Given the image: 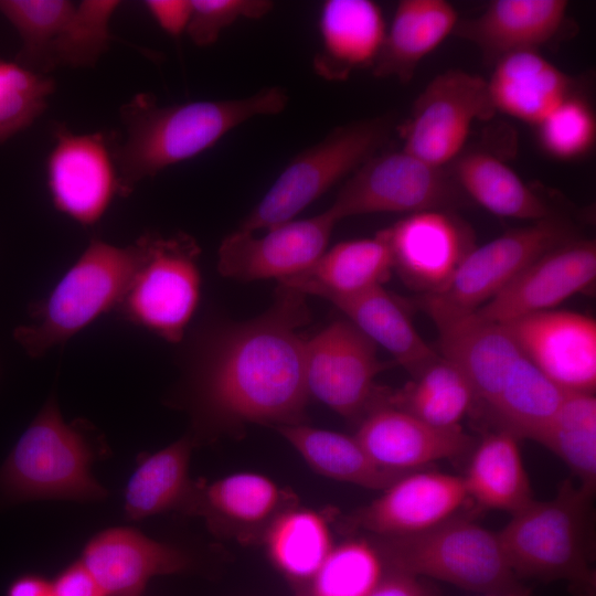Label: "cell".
<instances>
[{"instance_id": "obj_1", "label": "cell", "mask_w": 596, "mask_h": 596, "mask_svg": "<svg viewBox=\"0 0 596 596\" xmlns=\"http://www.w3.org/2000/svg\"><path fill=\"white\" fill-rule=\"evenodd\" d=\"M305 295L280 285L263 315L221 330L206 344L193 376L200 417L215 424H302L309 398Z\"/></svg>"}, {"instance_id": "obj_2", "label": "cell", "mask_w": 596, "mask_h": 596, "mask_svg": "<svg viewBox=\"0 0 596 596\" xmlns=\"http://www.w3.org/2000/svg\"><path fill=\"white\" fill-rule=\"evenodd\" d=\"M287 104L279 86L242 98L170 106H159L151 93L136 94L119 111L126 137L115 146L118 195L128 196L143 179L204 152L249 119L280 114Z\"/></svg>"}, {"instance_id": "obj_3", "label": "cell", "mask_w": 596, "mask_h": 596, "mask_svg": "<svg viewBox=\"0 0 596 596\" xmlns=\"http://www.w3.org/2000/svg\"><path fill=\"white\" fill-rule=\"evenodd\" d=\"M590 493L566 480L547 501L533 500L512 514L498 533L517 577L566 581L581 596H592Z\"/></svg>"}, {"instance_id": "obj_4", "label": "cell", "mask_w": 596, "mask_h": 596, "mask_svg": "<svg viewBox=\"0 0 596 596\" xmlns=\"http://www.w3.org/2000/svg\"><path fill=\"white\" fill-rule=\"evenodd\" d=\"M143 255L142 235L126 246L92 240L51 294L32 306V322L14 330L15 341L32 358L63 344L119 306Z\"/></svg>"}, {"instance_id": "obj_5", "label": "cell", "mask_w": 596, "mask_h": 596, "mask_svg": "<svg viewBox=\"0 0 596 596\" xmlns=\"http://www.w3.org/2000/svg\"><path fill=\"white\" fill-rule=\"evenodd\" d=\"M94 456L86 424L65 423L51 397L0 468V490L15 501L102 500L108 492L91 472Z\"/></svg>"}, {"instance_id": "obj_6", "label": "cell", "mask_w": 596, "mask_h": 596, "mask_svg": "<svg viewBox=\"0 0 596 596\" xmlns=\"http://www.w3.org/2000/svg\"><path fill=\"white\" fill-rule=\"evenodd\" d=\"M386 570L481 594L521 589L497 532L457 515L421 533L381 538Z\"/></svg>"}, {"instance_id": "obj_7", "label": "cell", "mask_w": 596, "mask_h": 596, "mask_svg": "<svg viewBox=\"0 0 596 596\" xmlns=\"http://www.w3.org/2000/svg\"><path fill=\"white\" fill-rule=\"evenodd\" d=\"M392 120L375 117L331 130L299 152L240 225V230H268L292 221L305 207L345 177H350L387 141Z\"/></svg>"}, {"instance_id": "obj_8", "label": "cell", "mask_w": 596, "mask_h": 596, "mask_svg": "<svg viewBox=\"0 0 596 596\" xmlns=\"http://www.w3.org/2000/svg\"><path fill=\"white\" fill-rule=\"evenodd\" d=\"M142 236V262L117 308L131 323L175 343L182 340L199 304L201 248L183 232Z\"/></svg>"}, {"instance_id": "obj_9", "label": "cell", "mask_w": 596, "mask_h": 596, "mask_svg": "<svg viewBox=\"0 0 596 596\" xmlns=\"http://www.w3.org/2000/svg\"><path fill=\"white\" fill-rule=\"evenodd\" d=\"M571 240L570 225L554 215L507 232L473 247L441 290L424 295L423 307L434 321L475 312L533 260Z\"/></svg>"}, {"instance_id": "obj_10", "label": "cell", "mask_w": 596, "mask_h": 596, "mask_svg": "<svg viewBox=\"0 0 596 596\" xmlns=\"http://www.w3.org/2000/svg\"><path fill=\"white\" fill-rule=\"evenodd\" d=\"M461 191L445 168L404 151L374 155L343 183L328 211L342 219L379 212L446 210Z\"/></svg>"}, {"instance_id": "obj_11", "label": "cell", "mask_w": 596, "mask_h": 596, "mask_svg": "<svg viewBox=\"0 0 596 596\" xmlns=\"http://www.w3.org/2000/svg\"><path fill=\"white\" fill-rule=\"evenodd\" d=\"M485 78L462 70L435 76L398 127L403 150L437 168L460 155L477 120L494 115Z\"/></svg>"}, {"instance_id": "obj_12", "label": "cell", "mask_w": 596, "mask_h": 596, "mask_svg": "<svg viewBox=\"0 0 596 596\" xmlns=\"http://www.w3.org/2000/svg\"><path fill=\"white\" fill-rule=\"evenodd\" d=\"M113 131L73 132L58 124L46 160V181L56 210L77 223H97L118 195Z\"/></svg>"}, {"instance_id": "obj_13", "label": "cell", "mask_w": 596, "mask_h": 596, "mask_svg": "<svg viewBox=\"0 0 596 596\" xmlns=\"http://www.w3.org/2000/svg\"><path fill=\"white\" fill-rule=\"evenodd\" d=\"M381 369L376 345L348 319L333 321L306 340L308 394L343 417L369 409Z\"/></svg>"}, {"instance_id": "obj_14", "label": "cell", "mask_w": 596, "mask_h": 596, "mask_svg": "<svg viewBox=\"0 0 596 596\" xmlns=\"http://www.w3.org/2000/svg\"><path fill=\"white\" fill-rule=\"evenodd\" d=\"M337 223L327 210L268 228L263 236L238 228L219 247V273L243 281L291 278L309 269L326 252Z\"/></svg>"}, {"instance_id": "obj_15", "label": "cell", "mask_w": 596, "mask_h": 596, "mask_svg": "<svg viewBox=\"0 0 596 596\" xmlns=\"http://www.w3.org/2000/svg\"><path fill=\"white\" fill-rule=\"evenodd\" d=\"M523 354L567 393H594L596 321L584 313L547 310L502 323Z\"/></svg>"}, {"instance_id": "obj_16", "label": "cell", "mask_w": 596, "mask_h": 596, "mask_svg": "<svg viewBox=\"0 0 596 596\" xmlns=\"http://www.w3.org/2000/svg\"><path fill=\"white\" fill-rule=\"evenodd\" d=\"M382 231L393 269L425 295L441 290L475 247L469 227L446 210L412 213Z\"/></svg>"}, {"instance_id": "obj_17", "label": "cell", "mask_w": 596, "mask_h": 596, "mask_svg": "<svg viewBox=\"0 0 596 596\" xmlns=\"http://www.w3.org/2000/svg\"><path fill=\"white\" fill-rule=\"evenodd\" d=\"M595 277V242L573 238L533 260L476 312L504 323L553 310L571 296L590 287Z\"/></svg>"}, {"instance_id": "obj_18", "label": "cell", "mask_w": 596, "mask_h": 596, "mask_svg": "<svg viewBox=\"0 0 596 596\" xmlns=\"http://www.w3.org/2000/svg\"><path fill=\"white\" fill-rule=\"evenodd\" d=\"M354 437L381 468L407 473L467 454L475 441L461 426L430 425L395 405H376Z\"/></svg>"}, {"instance_id": "obj_19", "label": "cell", "mask_w": 596, "mask_h": 596, "mask_svg": "<svg viewBox=\"0 0 596 596\" xmlns=\"http://www.w3.org/2000/svg\"><path fill=\"white\" fill-rule=\"evenodd\" d=\"M359 511V524L380 538L432 529L454 517L469 499L461 476L416 470L405 473Z\"/></svg>"}, {"instance_id": "obj_20", "label": "cell", "mask_w": 596, "mask_h": 596, "mask_svg": "<svg viewBox=\"0 0 596 596\" xmlns=\"http://www.w3.org/2000/svg\"><path fill=\"white\" fill-rule=\"evenodd\" d=\"M79 561L106 596H141L151 578L183 573L192 566L189 554L179 547L123 526L94 535Z\"/></svg>"}, {"instance_id": "obj_21", "label": "cell", "mask_w": 596, "mask_h": 596, "mask_svg": "<svg viewBox=\"0 0 596 596\" xmlns=\"http://www.w3.org/2000/svg\"><path fill=\"white\" fill-rule=\"evenodd\" d=\"M434 322L443 356L464 373L476 398L489 408L523 352L502 323L476 311Z\"/></svg>"}, {"instance_id": "obj_22", "label": "cell", "mask_w": 596, "mask_h": 596, "mask_svg": "<svg viewBox=\"0 0 596 596\" xmlns=\"http://www.w3.org/2000/svg\"><path fill=\"white\" fill-rule=\"evenodd\" d=\"M567 9L565 0H494L478 17L459 20L454 33L497 62L551 41L563 28Z\"/></svg>"}, {"instance_id": "obj_23", "label": "cell", "mask_w": 596, "mask_h": 596, "mask_svg": "<svg viewBox=\"0 0 596 596\" xmlns=\"http://www.w3.org/2000/svg\"><path fill=\"white\" fill-rule=\"evenodd\" d=\"M319 31L315 72L328 81H344L354 70L372 67L386 26L380 6L371 0H328L321 8Z\"/></svg>"}, {"instance_id": "obj_24", "label": "cell", "mask_w": 596, "mask_h": 596, "mask_svg": "<svg viewBox=\"0 0 596 596\" xmlns=\"http://www.w3.org/2000/svg\"><path fill=\"white\" fill-rule=\"evenodd\" d=\"M487 84L496 111L533 126L574 93L572 78L538 50L518 51L499 58Z\"/></svg>"}, {"instance_id": "obj_25", "label": "cell", "mask_w": 596, "mask_h": 596, "mask_svg": "<svg viewBox=\"0 0 596 596\" xmlns=\"http://www.w3.org/2000/svg\"><path fill=\"white\" fill-rule=\"evenodd\" d=\"M392 269L391 248L381 230L373 237L338 243L309 269L279 284L331 300L382 286Z\"/></svg>"}, {"instance_id": "obj_26", "label": "cell", "mask_w": 596, "mask_h": 596, "mask_svg": "<svg viewBox=\"0 0 596 596\" xmlns=\"http://www.w3.org/2000/svg\"><path fill=\"white\" fill-rule=\"evenodd\" d=\"M458 12L445 0H402L372 65L376 77L407 83L419 62L454 33Z\"/></svg>"}, {"instance_id": "obj_27", "label": "cell", "mask_w": 596, "mask_h": 596, "mask_svg": "<svg viewBox=\"0 0 596 596\" xmlns=\"http://www.w3.org/2000/svg\"><path fill=\"white\" fill-rule=\"evenodd\" d=\"M193 439L183 437L155 454H143L131 473L124 494L129 520L174 509L192 511L198 483L189 476Z\"/></svg>"}, {"instance_id": "obj_28", "label": "cell", "mask_w": 596, "mask_h": 596, "mask_svg": "<svg viewBox=\"0 0 596 596\" xmlns=\"http://www.w3.org/2000/svg\"><path fill=\"white\" fill-rule=\"evenodd\" d=\"M329 301L414 376L438 358L417 332L404 308L382 286Z\"/></svg>"}, {"instance_id": "obj_29", "label": "cell", "mask_w": 596, "mask_h": 596, "mask_svg": "<svg viewBox=\"0 0 596 596\" xmlns=\"http://www.w3.org/2000/svg\"><path fill=\"white\" fill-rule=\"evenodd\" d=\"M519 440L499 429L475 447L466 475L461 476L469 499L511 515L534 500Z\"/></svg>"}, {"instance_id": "obj_30", "label": "cell", "mask_w": 596, "mask_h": 596, "mask_svg": "<svg viewBox=\"0 0 596 596\" xmlns=\"http://www.w3.org/2000/svg\"><path fill=\"white\" fill-rule=\"evenodd\" d=\"M450 174L461 192L492 214L531 222L553 215L549 204L496 155H460Z\"/></svg>"}, {"instance_id": "obj_31", "label": "cell", "mask_w": 596, "mask_h": 596, "mask_svg": "<svg viewBox=\"0 0 596 596\" xmlns=\"http://www.w3.org/2000/svg\"><path fill=\"white\" fill-rule=\"evenodd\" d=\"M276 429L310 468L324 477L368 489L384 490L405 475L377 466L354 436L304 423Z\"/></svg>"}, {"instance_id": "obj_32", "label": "cell", "mask_w": 596, "mask_h": 596, "mask_svg": "<svg viewBox=\"0 0 596 596\" xmlns=\"http://www.w3.org/2000/svg\"><path fill=\"white\" fill-rule=\"evenodd\" d=\"M566 395L523 354L488 409L500 429L539 443Z\"/></svg>"}, {"instance_id": "obj_33", "label": "cell", "mask_w": 596, "mask_h": 596, "mask_svg": "<svg viewBox=\"0 0 596 596\" xmlns=\"http://www.w3.org/2000/svg\"><path fill=\"white\" fill-rule=\"evenodd\" d=\"M284 499L283 490L265 475L235 472L210 485H198L192 512L211 525L228 523L255 526L274 519Z\"/></svg>"}, {"instance_id": "obj_34", "label": "cell", "mask_w": 596, "mask_h": 596, "mask_svg": "<svg viewBox=\"0 0 596 596\" xmlns=\"http://www.w3.org/2000/svg\"><path fill=\"white\" fill-rule=\"evenodd\" d=\"M265 543L272 563L296 581H311L333 547L324 518L308 509L278 513L269 524Z\"/></svg>"}, {"instance_id": "obj_35", "label": "cell", "mask_w": 596, "mask_h": 596, "mask_svg": "<svg viewBox=\"0 0 596 596\" xmlns=\"http://www.w3.org/2000/svg\"><path fill=\"white\" fill-rule=\"evenodd\" d=\"M476 400L464 373L449 360L438 356L393 403L430 425L451 428L460 426Z\"/></svg>"}, {"instance_id": "obj_36", "label": "cell", "mask_w": 596, "mask_h": 596, "mask_svg": "<svg viewBox=\"0 0 596 596\" xmlns=\"http://www.w3.org/2000/svg\"><path fill=\"white\" fill-rule=\"evenodd\" d=\"M539 444L572 470L579 487L593 494L596 485V398L594 393H567Z\"/></svg>"}, {"instance_id": "obj_37", "label": "cell", "mask_w": 596, "mask_h": 596, "mask_svg": "<svg viewBox=\"0 0 596 596\" xmlns=\"http://www.w3.org/2000/svg\"><path fill=\"white\" fill-rule=\"evenodd\" d=\"M74 8L68 0H0V13L21 39L14 62L44 75L53 71L51 50Z\"/></svg>"}, {"instance_id": "obj_38", "label": "cell", "mask_w": 596, "mask_h": 596, "mask_svg": "<svg viewBox=\"0 0 596 596\" xmlns=\"http://www.w3.org/2000/svg\"><path fill=\"white\" fill-rule=\"evenodd\" d=\"M118 0H84L75 8L51 50L52 70L58 66L92 67L116 40L110 32Z\"/></svg>"}, {"instance_id": "obj_39", "label": "cell", "mask_w": 596, "mask_h": 596, "mask_svg": "<svg viewBox=\"0 0 596 596\" xmlns=\"http://www.w3.org/2000/svg\"><path fill=\"white\" fill-rule=\"evenodd\" d=\"M386 572L376 545L351 540L333 546L315 576L313 596H368Z\"/></svg>"}, {"instance_id": "obj_40", "label": "cell", "mask_w": 596, "mask_h": 596, "mask_svg": "<svg viewBox=\"0 0 596 596\" xmlns=\"http://www.w3.org/2000/svg\"><path fill=\"white\" fill-rule=\"evenodd\" d=\"M54 81L14 61L0 60V145L30 127L46 109Z\"/></svg>"}, {"instance_id": "obj_41", "label": "cell", "mask_w": 596, "mask_h": 596, "mask_svg": "<svg viewBox=\"0 0 596 596\" xmlns=\"http://www.w3.org/2000/svg\"><path fill=\"white\" fill-rule=\"evenodd\" d=\"M543 150L561 160L587 153L595 141L596 119L590 105L573 94L538 126Z\"/></svg>"}, {"instance_id": "obj_42", "label": "cell", "mask_w": 596, "mask_h": 596, "mask_svg": "<svg viewBox=\"0 0 596 596\" xmlns=\"http://www.w3.org/2000/svg\"><path fill=\"white\" fill-rule=\"evenodd\" d=\"M273 7L269 0H191V15L185 33L196 46H209L237 20L260 19Z\"/></svg>"}, {"instance_id": "obj_43", "label": "cell", "mask_w": 596, "mask_h": 596, "mask_svg": "<svg viewBox=\"0 0 596 596\" xmlns=\"http://www.w3.org/2000/svg\"><path fill=\"white\" fill-rule=\"evenodd\" d=\"M54 596H106L102 586L78 560L63 570L53 581Z\"/></svg>"}, {"instance_id": "obj_44", "label": "cell", "mask_w": 596, "mask_h": 596, "mask_svg": "<svg viewBox=\"0 0 596 596\" xmlns=\"http://www.w3.org/2000/svg\"><path fill=\"white\" fill-rule=\"evenodd\" d=\"M143 4L170 36L179 38L185 32L191 15V0H147Z\"/></svg>"}, {"instance_id": "obj_45", "label": "cell", "mask_w": 596, "mask_h": 596, "mask_svg": "<svg viewBox=\"0 0 596 596\" xmlns=\"http://www.w3.org/2000/svg\"><path fill=\"white\" fill-rule=\"evenodd\" d=\"M368 596H439L421 577L386 570L384 576Z\"/></svg>"}, {"instance_id": "obj_46", "label": "cell", "mask_w": 596, "mask_h": 596, "mask_svg": "<svg viewBox=\"0 0 596 596\" xmlns=\"http://www.w3.org/2000/svg\"><path fill=\"white\" fill-rule=\"evenodd\" d=\"M6 596H54L52 581L36 574H24L13 579Z\"/></svg>"}, {"instance_id": "obj_47", "label": "cell", "mask_w": 596, "mask_h": 596, "mask_svg": "<svg viewBox=\"0 0 596 596\" xmlns=\"http://www.w3.org/2000/svg\"><path fill=\"white\" fill-rule=\"evenodd\" d=\"M482 596H525V594L521 589H514L500 593L482 594Z\"/></svg>"}]
</instances>
